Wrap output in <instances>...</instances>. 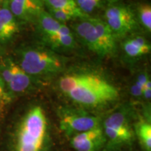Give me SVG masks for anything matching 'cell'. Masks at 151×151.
Instances as JSON below:
<instances>
[{
  "label": "cell",
  "mask_w": 151,
  "mask_h": 151,
  "mask_svg": "<svg viewBox=\"0 0 151 151\" xmlns=\"http://www.w3.org/2000/svg\"><path fill=\"white\" fill-rule=\"evenodd\" d=\"M60 88L79 104L96 106L115 101L119 97L117 88L97 75L70 74L60 78Z\"/></svg>",
  "instance_id": "obj_1"
},
{
  "label": "cell",
  "mask_w": 151,
  "mask_h": 151,
  "mask_svg": "<svg viewBox=\"0 0 151 151\" xmlns=\"http://www.w3.org/2000/svg\"><path fill=\"white\" fill-rule=\"evenodd\" d=\"M47 129L45 113L40 106L30 109L20 124L16 151H41Z\"/></svg>",
  "instance_id": "obj_2"
},
{
  "label": "cell",
  "mask_w": 151,
  "mask_h": 151,
  "mask_svg": "<svg viewBox=\"0 0 151 151\" xmlns=\"http://www.w3.org/2000/svg\"><path fill=\"white\" fill-rule=\"evenodd\" d=\"M20 67L29 76H47L61 71L62 60L52 50L44 48H29L20 53Z\"/></svg>",
  "instance_id": "obj_3"
},
{
  "label": "cell",
  "mask_w": 151,
  "mask_h": 151,
  "mask_svg": "<svg viewBox=\"0 0 151 151\" xmlns=\"http://www.w3.org/2000/svg\"><path fill=\"white\" fill-rule=\"evenodd\" d=\"M104 21L116 38L128 35L137 26V19L132 9L122 5H113L107 8Z\"/></svg>",
  "instance_id": "obj_4"
},
{
  "label": "cell",
  "mask_w": 151,
  "mask_h": 151,
  "mask_svg": "<svg viewBox=\"0 0 151 151\" xmlns=\"http://www.w3.org/2000/svg\"><path fill=\"white\" fill-rule=\"evenodd\" d=\"M105 134L113 145H120L131 141L133 132L126 115L122 112L113 113L104 121Z\"/></svg>",
  "instance_id": "obj_5"
},
{
  "label": "cell",
  "mask_w": 151,
  "mask_h": 151,
  "mask_svg": "<svg viewBox=\"0 0 151 151\" xmlns=\"http://www.w3.org/2000/svg\"><path fill=\"white\" fill-rule=\"evenodd\" d=\"M1 76L4 83L8 85L9 89L16 93L27 90L32 83L31 76L24 72L20 65L9 58L1 65Z\"/></svg>",
  "instance_id": "obj_6"
},
{
  "label": "cell",
  "mask_w": 151,
  "mask_h": 151,
  "mask_svg": "<svg viewBox=\"0 0 151 151\" xmlns=\"http://www.w3.org/2000/svg\"><path fill=\"white\" fill-rule=\"evenodd\" d=\"M99 119L95 116L79 113H68L60 120V127L67 134L89 131L99 127Z\"/></svg>",
  "instance_id": "obj_7"
},
{
  "label": "cell",
  "mask_w": 151,
  "mask_h": 151,
  "mask_svg": "<svg viewBox=\"0 0 151 151\" xmlns=\"http://www.w3.org/2000/svg\"><path fill=\"white\" fill-rule=\"evenodd\" d=\"M4 3L16 18L24 21L37 20L44 11V0H6Z\"/></svg>",
  "instance_id": "obj_8"
},
{
  "label": "cell",
  "mask_w": 151,
  "mask_h": 151,
  "mask_svg": "<svg viewBox=\"0 0 151 151\" xmlns=\"http://www.w3.org/2000/svg\"><path fill=\"white\" fill-rule=\"evenodd\" d=\"M104 141V132L99 127L74 135L71 143L76 151H97Z\"/></svg>",
  "instance_id": "obj_9"
},
{
  "label": "cell",
  "mask_w": 151,
  "mask_h": 151,
  "mask_svg": "<svg viewBox=\"0 0 151 151\" xmlns=\"http://www.w3.org/2000/svg\"><path fill=\"white\" fill-rule=\"evenodd\" d=\"M76 32L86 46L95 52L98 55L102 57L101 46L98 39L95 28L90 20V18L81 19L79 22L73 26Z\"/></svg>",
  "instance_id": "obj_10"
},
{
  "label": "cell",
  "mask_w": 151,
  "mask_h": 151,
  "mask_svg": "<svg viewBox=\"0 0 151 151\" xmlns=\"http://www.w3.org/2000/svg\"><path fill=\"white\" fill-rule=\"evenodd\" d=\"M95 28L101 46L102 57L111 56L116 52V42L114 35L104 20L97 18H90Z\"/></svg>",
  "instance_id": "obj_11"
},
{
  "label": "cell",
  "mask_w": 151,
  "mask_h": 151,
  "mask_svg": "<svg viewBox=\"0 0 151 151\" xmlns=\"http://www.w3.org/2000/svg\"><path fill=\"white\" fill-rule=\"evenodd\" d=\"M19 32L16 17L5 4L0 8V41L5 42Z\"/></svg>",
  "instance_id": "obj_12"
},
{
  "label": "cell",
  "mask_w": 151,
  "mask_h": 151,
  "mask_svg": "<svg viewBox=\"0 0 151 151\" xmlns=\"http://www.w3.org/2000/svg\"><path fill=\"white\" fill-rule=\"evenodd\" d=\"M37 20L44 37L55 35V34H62V35L72 34L70 29L66 24L58 22L45 10L41 13Z\"/></svg>",
  "instance_id": "obj_13"
},
{
  "label": "cell",
  "mask_w": 151,
  "mask_h": 151,
  "mask_svg": "<svg viewBox=\"0 0 151 151\" xmlns=\"http://www.w3.org/2000/svg\"><path fill=\"white\" fill-rule=\"evenodd\" d=\"M125 54L129 58H139L150 53V44L146 39L140 36L129 39L122 44Z\"/></svg>",
  "instance_id": "obj_14"
},
{
  "label": "cell",
  "mask_w": 151,
  "mask_h": 151,
  "mask_svg": "<svg viewBox=\"0 0 151 151\" xmlns=\"http://www.w3.org/2000/svg\"><path fill=\"white\" fill-rule=\"evenodd\" d=\"M49 44L53 48L70 49L76 46V41L73 34L70 35H62L55 34L50 36L44 37Z\"/></svg>",
  "instance_id": "obj_15"
},
{
  "label": "cell",
  "mask_w": 151,
  "mask_h": 151,
  "mask_svg": "<svg viewBox=\"0 0 151 151\" xmlns=\"http://www.w3.org/2000/svg\"><path fill=\"white\" fill-rule=\"evenodd\" d=\"M49 14L58 22L64 23L65 22L76 19L88 18V15L85 14L81 11H67L60 9H48Z\"/></svg>",
  "instance_id": "obj_16"
},
{
  "label": "cell",
  "mask_w": 151,
  "mask_h": 151,
  "mask_svg": "<svg viewBox=\"0 0 151 151\" xmlns=\"http://www.w3.org/2000/svg\"><path fill=\"white\" fill-rule=\"evenodd\" d=\"M137 133L141 144L148 151L151 149V125L147 122L141 121L136 126Z\"/></svg>",
  "instance_id": "obj_17"
},
{
  "label": "cell",
  "mask_w": 151,
  "mask_h": 151,
  "mask_svg": "<svg viewBox=\"0 0 151 151\" xmlns=\"http://www.w3.org/2000/svg\"><path fill=\"white\" fill-rule=\"evenodd\" d=\"M48 9L67 11H81L75 0H44Z\"/></svg>",
  "instance_id": "obj_18"
},
{
  "label": "cell",
  "mask_w": 151,
  "mask_h": 151,
  "mask_svg": "<svg viewBox=\"0 0 151 151\" xmlns=\"http://www.w3.org/2000/svg\"><path fill=\"white\" fill-rule=\"evenodd\" d=\"M139 19L142 25L149 32L151 31V6L148 4H143L138 8Z\"/></svg>",
  "instance_id": "obj_19"
},
{
  "label": "cell",
  "mask_w": 151,
  "mask_h": 151,
  "mask_svg": "<svg viewBox=\"0 0 151 151\" xmlns=\"http://www.w3.org/2000/svg\"><path fill=\"white\" fill-rule=\"evenodd\" d=\"M75 1L80 10L87 15L99 7L101 3V0H75Z\"/></svg>",
  "instance_id": "obj_20"
},
{
  "label": "cell",
  "mask_w": 151,
  "mask_h": 151,
  "mask_svg": "<svg viewBox=\"0 0 151 151\" xmlns=\"http://www.w3.org/2000/svg\"><path fill=\"white\" fill-rule=\"evenodd\" d=\"M143 86L139 81H136L134 84L132 86L131 88V93L134 97H140V96L143 95Z\"/></svg>",
  "instance_id": "obj_21"
},
{
  "label": "cell",
  "mask_w": 151,
  "mask_h": 151,
  "mask_svg": "<svg viewBox=\"0 0 151 151\" xmlns=\"http://www.w3.org/2000/svg\"><path fill=\"white\" fill-rule=\"evenodd\" d=\"M143 97L146 98V99H150L151 96V83L150 80L147 81L146 83L145 84L144 87H143Z\"/></svg>",
  "instance_id": "obj_22"
},
{
  "label": "cell",
  "mask_w": 151,
  "mask_h": 151,
  "mask_svg": "<svg viewBox=\"0 0 151 151\" xmlns=\"http://www.w3.org/2000/svg\"><path fill=\"white\" fill-rule=\"evenodd\" d=\"M4 82L2 78L0 76V97H4Z\"/></svg>",
  "instance_id": "obj_23"
},
{
  "label": "cell",
  "mask_w": 151,
  "mask_h": 151,
  "mask_svg": "<svg viewBox=\"0 0 151 151\" xmlns=\"http://www.w3.org/2000/svg\"><path fill=\"white\" fill-rule=\"evenodd\" d=\"M4 99H5L4 97H0V113H1V111H2V109H3V101L2 100Z\"/></svg>",
  "instance_id": "obj_24"
},
{
  "label": "cell",
  "mask_w": 151,
  "mask_h": 151,
  "mask_svg": "<svg viewBox=\"0 0 151 151\" xmlns=\"http://www.w3.org/2000/svg\"><path fill=\"white\" fill-rule=\"evenodd\" d=\"M107 1H109V3H116V2H117V1H118L119 0H107Z\"/></svg>",
  "instance_id": "obj_25"
},
{
  "label": "cell",
  "mask_w": 151,
  "mask_h": 151,
  "mask_svg": "<svg viewBox=\"0 0 151 151\" xmlns=\"http://www.w3.org/2000/svg\"><path fill=\"white\" fill-rule=\"evenodd\" d=\"M3 2V0H0V5H1V4Z\"/></svg>",
  "instance_id": "obj_26"
}]
</instances>
